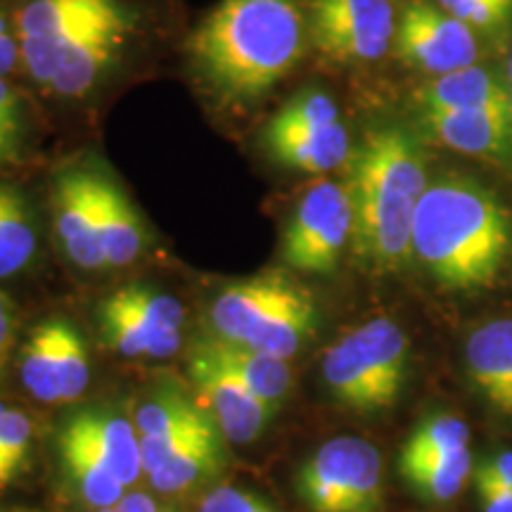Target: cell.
<instances>
[{"label":"cell","instance_id":"obj_1","mask_svg":"<svg viewBox=\"0 0 512 512\" xmlns=\"http://www.w3.org/2000/svg\"><path fill=\"white\" fill-rule=\"evenodd\" d=\"M302 53L304 15L294 0H221L188 41L204 86L240 107L273 91Z\"/></svg>","mask_w":512,"mask_h":512},{"label":"cell","instance_id":"obj_2","mask_svg":"<svg viewBox=\"0 0 512 512\" xmlns=\"http://www.w3.org/2000/svg\"><path fill=\"white\" fill-rule=\"evenodd\" d=\"M510 249V219L496 192L475 178L441 176L422 192L413 254L451 290L496 283Z\"/></svg>","mask_w":512,"mask_h":512},{"label":"cell","instance_id":"obj_3","mask_svg":"<svg viewBox=\"0 0 512 512\" xmlns=\"http://www.w3.org/2000/svg\"><path fill=\"white\" fill-rule=\"evenodd\" d=\"M427 185L425 155L399 126L368 131L349 157L351 240L375 271H399L413 256V219Z\"/></svg>","mask_w":512,"mask_h":512},{"label":"cell","instance_id":"obj_4","mask_svg":"<svg viewBox=\"0 0 512 512\" xmlns=\"http://www.w3.org/2000/svg\"><path fill=\"white\" fill-rule=\"evenodd\" d=\"M318 323L316 299L285 271H264L223 287L209 306V332L290 361Z\"/></svg>","mask_w":512,"mask_h":512},{"label":"cell","instance_id":"obj_5","mask_svg":"<svg viewBox=\"0 0 512 512\" xmlns=\"http://www.w3.org/2000/svg\"><path fill=\"white\" fill-rule=\"evenodd\" d=\"M408 370V337L392 318H370L339 337L323 356L332 399L358 413H377L399 401Z\"/></svg>","mask_w":512,"mask_h":512},{"label":"cell","instance_id":"obj_6","mask_svg":"<svg viewBox=\"0 0 512 512\" xmlns=\"http://www.w3.org/2000/svg\"><path fill=\"white\" fill-rule=\"evenodd\" d=\"M311 512H373L382 498L380 451L358 437H337L306 460L297 477Z\"/></svg>","mask_w":512,"mask_h":512},{"label":"cell","instance_id":"obj_7","mask_svg":"<svg viewBox=\"0 0 512 512\" xmlns=\"http://www.w3.org/2000/svg\"><path fill=\"white\" fill-rule=\"evenodd\" d=\"M133 10L128 0H22L15 12L19 67L48 88L57 64L76 36L105 19Z\"/></svg>","mask_w":512,"mask_h":512},{"label":"cell","instance_id":"obj_8","mask_svg":"<svg viewBox=\"0 0 512 512\" xmlns=\"http://www.w3.org/2000/svg\"><path fill=\"white\" fill-rule=\"evenodd\" d=\"M354 235L347 185L318 181L299 200L283 233V259L299 273H332Z\"/></svg>","mask_w":512,"mask_h":512},{"label":"cell","instance_id":"obj_9","mask_svg":"<svg viewBox=\"0 0 512 512\" xmlns=\"http://www.w3.org/2000/svg\"><path fill=\"white\" fill-rule=\"evenodd\" d=\"M188 375L195 399L214 418L228 444H249L259 439L275 408L256 396L216 354L209 335L197 337L188 351Z\"/></svg>","mask_w":512,"mask_h":512},{"label":"cell","instance_id":"obj_10","mask_svg":"<svg viewBox=\"0 0 512 512\" xmlns=\"http://www.w3.org/2000/svg\"><path fill=\"white\" fill-rule=\"evenodd\" d=\"M316 48L335 62H375L394 41L396 19L389 0H309Z\"/></svg>","mask_w":512,"mask_h":512},{"label":"cell","instance_id":"obj_11","mask_svg":"<svg viewBox=\"0 0 512 512\" xmlns=\"http://www.w3.org/2000/svg\"><path fill=\"white\" fill-rule=\"evenodd\" d=\"M396 55L427 74H448L472 67L477 60V38L451 12L430 3H411L396 24Z\"/></svg>","mask_w":512,"mask_h":512},{"label":"cell","instance_id":"obj_12","mask_svg":"<svg viewBox=\"0 0 512 512\" xmlns=\"http://www.w3.org/2000/svg\"><path fill=\"white\" fill-rule=\"evenodd\" d=\"M136 27V10H128L83 31L62 53L46 91L64 100L86 98L126 55Z\"/></svg>","mask_w":512,"mask_h":512},{"label":"cell","instance_id":"obj_13","mask_svg":"<svg viewBox=\"0 0 512 512\" xmlns=\"http://www.w3.org/2000/svg\"><path fill=\"white\" fill-rule=\"evenodd\" d=\"M211 420L214 418L204 411L202 403L178 384L164 382L152 389L133 413L143 456V475H152Z\"/></svg>","mask_w":512,"mask_h":512},{"label":"cell","instance_id":"obj_14","mask_svg":"<svg viewBox=\"0 0 512 512\" xmlns=\"http://www.w3.org/2000/svg\"><path fill=\"white\" fill-rule=\"evenodd\" d=\"M53 211L64 254L83 271L107 268L95 202V171L83 166L64 169L53 185Z\"/></svg>","mask_w":512,"mask_h":512},{"label":"cell","instance_id":"obj_15","mask_svg":"<svg viewBox=\"0 0 512 512\" xmlns=\"http://www.w3.org/2000/svg\"><path fill=\"white\" fill-rule=\"evenodd\" d=\"M422 126L441 145L463 155L512 162V102L475 110L420 112Z\"/></svg>","mask_w":512,"mask_h":512},{"label":"cell","instance_id":"obj_16","mask_svg":"<svg viewBox=\"0 0 512 512\" xmlns=\"http://www.w3.org/2000/svg\"><path fill=\"white\" fill-rule=\"evenodd\" d=\"M62 427L86 441L126 489L143 477V456H140L136 422L126 413L110 406L81 408L79 413L69 415Z\"/></svg>","mask_w":512,"mask_h":512},{"label":"cell","instance_id":"obj_17","mask_svg":"<svg viewBox=\"0 0 512 512\" xmlns=\"http://www.w3.org/2000/svg\"><path fill=\"white\" fill-rule=\"evenodd\" d=\"M264 143L275 162L302 174H325L351 157L349 133L342 121L316 128L266 126Z\"/></svg>","mask_w":512,"mask_h":512},{"label":"cell","instance_id":"obj_18","mask_svg":"<svg viewBox=\"0 0 512 512\" xmlns=\"http://www.w3.org/2000/svg\"><path fill=\"white\" fill-rule=\"evenodd\" d=\"M467 375L484 399L512 415V320H491L465 344Z\"/></svg>","mask_w":512,"mask_h":512},{"label":"cell","instance_id":"obj_19","mask_svg":"<svg viewBox=\"0 0 512 512\" xmlns=\"http://www.w3.org/2000/svg\"><path fill=\"white\" fill-rule=\"evenodd\" d=\"M226 463L228 439L223 437L219 425L211 420L200 434H195L188 444L178 448L174 456L166 458L152 475H147V479L159 494H190L219 477Z\"/></svg>","mask_w":512,"mask_h":512},{"label":"cell","instance_id":"obj_20","mask_svg":"<svg viewBox=\"0 0 512 512\" xmlns=\"http://www.w3.org/2000/svg\"><path fill=\"white\" fill-rule=\"evenodd\" d=\"M95 202H98L100 242L107 268L131 266L145 249L143 219L126 192L98 171H95Z\"/></svg>","mask_w":512,"mask_h":512},{"label":"cell","instance_id":"obj_21","mask_svg":"<svg viewBox=\"0 0 512 512\" xmlns=\"http://www.w3.org/2000/svg\"><path fill=\"white\" fill-rule=\"evenodd\" d=\"M415 102L420 112L475 110V107L512 102V91L505 88V83L494 72L472 64V67L441 74L425 83L415 93Z\"/></svg>","mask_w":512,"mask_h":512},{"label":"cell","instance_id":"obj_22","mask_svg":"<svg viewBox=\"0 0 512 512\" xmlns=\"http://www.w3.org/2000/svg\"><path fill=\"white\" fill-rule=\"evenodd\" d=\"M38 254L34 204L17 183L0 178V280L27 271Z\"/></svg>","mask_w":512,"mask_h":512},{"label":"cell","instance_id":"obj_23","mask_svg":"<svg viewBox=\"0 0 512 512\" xmlns=\"http://www.w3.org/2000/svg\"><path fill=\"white\" fill-rule=\"evenodd\" d=\"M57 456L62 475L72 482L81 501L93 510L114 508L126 496V486L107 470L98 453L64 427L57 432Z\"/></svg>","mask_w":512,"mask_h":512},{"label":"cell","instance_id":"obj_24","mask_svg":"<svg viewBox=\"0 0 512 512\" xmlns=\"http://www.w3.org/2000/svg\"><path fill=\"white\" fill-rule=\"evenodd\" d=\"M98 323L102 342L126 358H166L181 347V337L157 335L145 328L143 320L121 302L114 292L102 299L98 309Z\"/></svg>","mask_w":512,"mask_h":512},{"label":"cell","instance_id":"obj_25","mask_svg":"<svg viewBox=\"0 0 512 512\" xmlns=\"http://www.w3.org/2000/svg\"><path fill=\"white\" fill-rule=\"evenodd\" d=\"M207 335L211 337V344H214L221 361L226 363V366L233 370L256 396H261L268 406H273L275 411H278L292 387V375L290 368H287V361L275 358L271 354H264V351L242 347V344L226 342V339L214 337L211 332H207Z\"/></svg>","mask_w":512,"mask_h":512},{"label":"cell","instance_id":"obj_26","mask_svg":"<svg viewBox=\"0 0 512 512\" xmlns=\"http://www.w3.org/2000/svg\"><path fill=\"white\" fill-rule=\"evenodd\" d=\"M57 328L60 318H46L29 332L19 349V380L41 403H62L60 368H57Z\"/></svg>","mask_w":512,"mask_h":512},{"label":"cell","instance_id":"obj_27","mask_svg":"<svg viewBox=\"0 0 512 512\" xmlns=\"http://www.w3.org/2000/svg\"><path fill=\"white\" fill-rule=\"evenodd\" d=\"M472 470V456L467 448L451 453V456H441L432 460H422V463L401 465V475L408 484L425 496L427 501H451L460 494L463 484L467 482Z\"/></svg>","mask_w":512,"mask_h":512},{"label":"cell","instance_id":"obj_28","mask_svg":"<svg viewBox=\"0 0 512 512\" xmlns=\"http://www.w3.org/2000/svg\"><path fill=\"white\" fill-rule=\"evenodd\" d=\"M470 441V430L456 415H432L413 430L401 451V465L422 463L463 451Z\"/></svg>","mask_w":512,"mask_h":512},{"label":"cell","instance_id":"obj_29","mask_svg":"<svg viewBox=\"0 0 512 512\" xmlns=\"http://www.w3.org/2000/svg\"><path fill=\"white\" fill-rule=\"evenodd\" d=\"M36 427L24 408L10 406L0 415V491L17 482L27 472L34 446Z\"/></svg>","mask_w":512,"mask_h":512},{"label":"cell","instance_id":"obj_30","mask_svg":"<svg viewBox=\"0 0 512 512\" xmlns=\"http://www.w3.org/2000/svg\"><path fill=\"white\" fill-rule=\"evenodd\" d=\"M57 368H60L62 403L81 399L91 382V358L81 332L64 318H60L57 328Z\"/></svg>","mask_w":512,"mask_h":512},{"label":"cell","instance_id":"obj_31","mask_svg":"<svg viewBox=\"0 0 512 512\" xmlns=\"http://www.w3.org/2000/svg\"><path fill=\"white\" fill-rule=\"evenodd\" d=\"M339 107L325 91H304L280 107V112L271 119V128H316L337 124Z\"/></svg>","mask_w":512,"mask_h":512},{"label":"cell","instance_id":"obj_32","mask_svg":"<svg viewBox=\"0 0 512 512\" xmlns=\"http://www.w3.org/2000/svg\"><path fill=\"white\" fill-rule=\"evenodd\" d=\"M446 12L470 29H496L510 17L512 0H458Z\"/></svg>","mask_w":512,"mask_h":512},{"label":"cell","instance_id":"obj_33","mask_svg":"<svg viewBox=\"0 0 512 512\" xmlns=\"http://www.w3.org/2000/svg\"><path fill=\"white\" fill-rule=\"evenodd\" d=\"M0 133L15 140L19 147H24V140H27V110H24V100L17 93V88H12L8 79H0Z\"/></svg>","mask_w":512,"mask_h":512},{"label":"cell","instance_id":"obj_34","mask_svg":"<svg viewBox=\"0 0 512 512\" xmlns=\"http://www.w3.org/2000/svg\"><path fill=\"white\" fill-rule=\"evenodd\" d=\"M19 316L17 306L8 292L0 290V382L8 375L12 363V351L17 347Z\"/></svg>","mask_w":512,"mask_h":512},{"label":"cell","instance_id":"obj_35","mask_svg":"<svg viewBox=\"0 0 512 512\" xmlns=\"http://www.w3.org/2000/svg\"><path fill=\"white\" fill-rule=\"evenodd\" d=\"M259 496L252 491L240 489V486H216L211 494L204 498L200 512H256Z\"/></svg>","mask_w":512,"mask_h":512},{"label":"cell","instance_id":"obj_36","mask_svg":"<svg viewBox=\"0 0 512 512\" xmlns=\"http://www.w3.org/2000/svg\"><path fill=\"white\" fill-rule=\"evenodd\" d=\"M19 64L22 62H19V38L15 19L0 5V79H8Z\"/></svg>","mask_w":512,"mask_h":512},{"label":"cell","instance_id":"obj_37","mask_svg":"<svg viewBox=\"0 0 512 512\" xmlns=\"http://www.w3.org/2000/svg\"><path fill=\"white\" fill-rule=\"evenodd\" d=\"M475 482H477V494H479V501H482L484 512H512L510 486L498 484L494 479L477 475V472H475Z\"/></svg>","mask_w":512,"mask_h":512},{"label":"cell","instance_id":"obj_38","mask_svg":"<svg viewBox=\"0 0 512 512\" xmlns=\"http://www.w3.org/2000/svg\"><path fill=\"white\" fill-rule=\"evenodd\" d=\"M477 475H484L512 489V451H505L494 460H484V463L477 467Z\"/></svg>","mask_w":512,"mask_h":512},{"label":"cell","instance_id":"obj_39","mask_svg":"<svg viewBox=\"0 0 512 512\" xmlns=\"http://www.w3.org/2000/svg\"><path fill=\"white\" fill-rule=\"evenodd\" d=\"M24 147H19L15 140H10L5 133H0V166L3 164H12L22 157Z\"/></svg>","mask_w":512,"mask_h":512},{"label":"cell","instance_id":"obj_40","mask_svg":"<svg viewBox=\"0 0 512 512\" xmlns=\"http://www.w3.org/2000/svg\"><path fill=\"white\" fill-rule=\"evenodd\" d=\"M157 512H178V508H176V505H162V508H159Z\"/></svg>","mask_w":512,"mask_h":512},{"label":"cell","instance_id":"obj_41","mask_svg":"<svg viewBox=\"0 0 512 512\" xmlns=\"http://www.w3.org/2000/svg\"><path fill=\"white\" fill-rule=\"evenodd\" d=\"M5 408H8V403H5L3 399H0V415H3V413H5Z\"/></svg>","mask_w":512,"mask_h":512},{"label":"cell","instance_id":"obj_42","mask_svg":"<svg viewBox=\"0 0 512 512\" xmlns=\"http://www.w3.org/2000/svg\"><path fill=\"white\" fill-rule=\"evenodd\" d=\"M95 512H117V505H114V508H102V510H95Z\"/></svg>","mask_w":512,"mask_h":512},{"label":"cell","instance_id":"obj_43","mask_svg":"<svg viewBox=\"0 0 512 512\" xmlns=\"http://www.w3.org/2000/svg\"><path fill=\"white\" fill-rule=\"evenodd\" d=\"M510 83H512V57H510Z\"/></svg>","mask_w":512,"mask_h":512}]
</instances>
